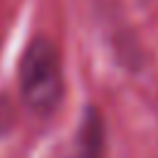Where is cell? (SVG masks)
I'll return each mask as SVG.
<instances>
[{
	"mask_svg": "<svg viewBox=\"0 0 158 158\" xmlns=\"http://www.w3.org/2000/svg\"><path fill=\"white\" fill-rule=\"evenodd\" d=\"M106 156V128L96 109H86L77 131L69 158H104Z\"/></svg>",
	"mask_w": 158,
	"mask_h": 158,
	"instance_id": "obj_2",
	"label": "cell"
},
{
	"mask_svg": "<svg viewBox=\"0 0 158 158\" xmlns=\"http://www.w3.org/2000/svg\"><path fill=\"white\" fill-rule=\"evenodd\" d=\"M20 94L25 106L37 116H49L64 96L62 57L47 37H35L22 52Z\"/></svg>",
	"mask_w": 158,
	"mask_h": 158,
	"instance_id": "obj_1",
	"label": "cell"
}]
</instances>
